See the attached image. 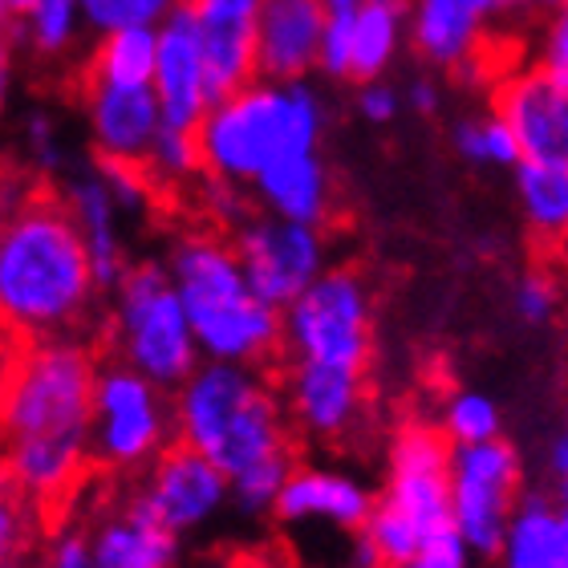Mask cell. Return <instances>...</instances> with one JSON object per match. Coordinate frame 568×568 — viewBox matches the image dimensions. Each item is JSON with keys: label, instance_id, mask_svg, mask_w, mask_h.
I'll list each match as a JSON object with an SVG mask.
<instances>
[{"label": "cell", "instance_id": "16", "mask_svg": "<svg viewBox=\"0 0 568 568\" xmlns=\"http://www.w3.org/2000/svg\"><path fill=\"white\" fill-rule=\"evenodd\" d=\"M191 12L200 29L203 49V82L207 98L236 94L256 82V49H252V29L264 0H179Z\"/></svg>", "mask_w": 568, "mask_h": 568}, {"label": "cell", "instance_id": "39", "mask_svg": "<svg viewBox=\"0 0 568 568\" xmlns=\"http://www.w3.org/2000/svg\"><path fill=\"white\" fill-rule=\"evenodd\" d=\"M548 479H552L557 496H568V423L560 426L552 447H548Z\"/></svg>", "mask_w": 568, "mask_h": 568}, {"label": "cell", "instance_id": "24", "mask_svg": "<svg viewBox=\"0 0 568 568\" xmlns=\"http://www.w3.org/2000/svg\"><path fill=\"white\" fill-rule=\"evenodd\" d=\"M410 17V0H362L349 17V78L366 85L382 82L403 45V29Z\"/></svg>", "mask_w": 568, "mask_h": 568}, {"label": "cell", "instance_id": "10", "mask_svg": "<svg viewBox=\"0 0 568 568\" xmlns=\"http://www.w3.org/2000/svg\"><path fill=\"white\" fill-rule=\"evenodd\" d=\"M524 467L508 438L450 447V528L471 557L496 560L520 508Z\"/></svg>", "mask_w": 568, "mask_h": 568}, {"label": "cell", "instance_id": "12", "mask_svg": "<svg viewBox=\"0 0 568 568\" xmlns=\"http://www.w3.org/2000/svg\"><path fill=\"white\" fill-rule=\"evenodd\" d=\"M139 496L166 532L187 536L215 520L232 491H227V475L212 459L171 438L146 467V484L139 487Z\"/></svg>", "mask_w": 568, "mask_h": 568}, {"label": "cell", "instance_id": "29", "mask_svg": "<svg viewBox=\"0 0 568 568\" xmlns=\"http://www.w3.org/2000/svg\"><path fill=\"white\" fill-rule=\"evenodd\" d=\"M179 0H78L82 24L94 37L114 29H154Z\"/></svg>", "mask_w": 568, "mask_h": 568}, {"label": "cell", "instance_id": "48", "mask_svg": "<svg viewBox=\"0 0 568 568\" xmlns=\"http://www.w3.org/2000/svg\"><path fill=\"white\" fill-rule=\"evenodd\" d=\"M565 248H568V244H565Z\"/></svg>", "mask_w": 568, "mask_h": 568}, {"label": "cell", "instance_id": "6", "mask_svg": "<svg viewBox=\"0 0 568 568\" xmlns=\"http://www.w3.org/2000/svg\"><path fill=\"white\" fill-rule=\"evenodd\" d=\"M450 528V443L430 423H406L390 443L386 491L374 499L362 536L382 568L410 560Z\"/></svg>", "mask_w": 568, "mask_h": 568}, {"label": "cell", "instance_id": "30", "mask_svg": "<svg viewBox=\"0 0 568 568\" xmlns=\"http://www.w3.org/2000/svg\"><path fill=\"white\" fill-rule=\"evenodd\" d=\"M455 151L475 166H516L520 146L511 131L491 114V119H467L455 126Z\"/></svg>", "mask_w": 568, "mask_h": 568}, {"label": "cell", "instance_id": "41", "mask_svg": "<svg viewBox=\"0 0 568 568\" xmlns=\"http://www.w3.org/2000/svg\"><path fill=\"white\" fill-rule=\"evenodd\" d=\"M406 102H410V110H415V114L430 119V114H438V85L430 82V78H418V82L406 90Z\"/></svg>", "mask_w": 568, "mask_h": 568}, {"label": "cell", "instance_id": "46", "mask_svg": "<svg viewBox=\"0 0 568 568\" xmlns=\"http://www.w3.org/2000/svg\"><path fill=\"white\" fill-rule=\"evenodd\" d=\"M4 4H9V9H12V17H17V21H21V17H24V9H29V4H33V0H4Z\"/></svg>", "mask_w": 568, "mask_h": 568}, {"label": "cell", "instance_id": "37", "mask_svg": "<svg viewBox=\"0 0 568 568\" xmlns=\"http://www.w3.org/2000/svg\"><path fill=\"white\" fill-rule=\"evenodd\" d=\"M394 568H471V552H467V545L455 532H443L430 545L418 548L410 560H403V565Z\"/></svg>", "mask_w": 568, "mask_h": 568}, {"label": "cell", "instance_id": "47", "mask_svg": "<svg viewBox=\"0 0 568 568\" xmlns=\"http://www.w3.org/2000/svg\"><path fill=\"white\" fill-rule=\"evenodd\" d=\"M0 362H4V357H0Z\"/></svg>", "mask_w": 568, "mask_h": 568}, {"label": "cell", "instance_id": "27", "mask_svg": "<svg viewBox=\"0 0 568 568\" xmlns=\"http://www.w3.org/2000/svg\"><path fill=\"white\" fill-rule=\"evenodd\" d=\"M154 78V29H114L94 41L82 58V82L102 85H151Z\"/></svg>", "mask_w": 568, "mask_h": 568}, {"label": "cell", "instance_id": "21", "mask_svg": "<svg viewBox=\"0 0 568 568\" xmlns=\"http://www.w3.org/2000/svg\"><path fill=\"white\" fill-rule=\"evenodd\" d=\"M248 195L264 215H276L288 224L325 227L333 215V175L321 151L284 154L268 163L252 179Z\"/></svg>", "mask_w": 568, "mask_h": 568}, {"label": "cell", "instance_id": "2", "mask_svg": "<svg viewBox=\"0 0 568 568\" xmlns=\"http://www.w3.org/2000/svg\"><path fill=\"white\" fill-rule=\"evenodd\" d=\"M90 256L58 187H21L0 227V333L78 337L98 308Z\"/></svg>", "mask_w": 568, "mask_h": 568}, {"label": "cell", "instance_id": "1", "mask_svg": "<svg viewBox=\"0 0 568 568\" xmlns=\"http://www.w3.org/2000/svg\"><path fill=\"white\" fill-rule=\"evenodd\" d=\"M171 430L227 475V491L244 516L273 511V499L296 467V435L281 394L261 369L200 362L171 390Z\"/></svg>", "mask_w": 568, "mask_h": 568}, {"label": "cell", "instance_id": "28", "mask_svg": "<svg viewBox=\"0 0 568 568\" xmlns=\"http://www.w3.org/2000/svg\"><path fill=\"white\" fill-rule=\"evenodd\" d=\"M82 33V12L78 0H33L21 17V45L37 61L65 58Z\"/></svg>", "mask_w": 568, "mask_h": 568}, {"label": "cell", "instance_id": "17", "mask_svg": "<svg viewBox=\"0 0 568 568\" xmlns=\"http://www.w3.org/2000/svg\"><path fill=\"white\" fill-rule=\"evenodd\" d=\"M82 110L94 159L146 163L154 134L163 131V114L151 85H102L82 82Z\"/></svg>", "mask_w": 568, "mask_h": 568}, {"label": "cell", "instance_id": "22", "mask_svg": "<svg viewBox=\"0 0 568 568\" xmlns=\"http://www.w3.org/2000/svg\"><path fill=\"white\" fill-rule=\"evenodd\" d=\"M508 12L504 0H410V45L426 65L455 70L484 41L491 17Z\"/></svg>", "mask_w": 568, "mask_h": 568}, {"label": "cell", "instance_id": "43", "mask_svg": "<svg viewBox=\"0 0 568 568\" xmlns=\"http://www.w3.org/2000/svg\"><path fill=\"white\" fill-rule=\"evenodd\" d=\"M357 4H362V0H321L325 17H349V12H354Z\"/></svg>", "mask_w": 568, "mask_h": 568}, {"label": "cell", "instance_id": "8", "mask_svg": "<svg viewBox=\"0 0 568 568\" xmlns=\"http://www.w3.org/2000/svg\"><path fill=\"white\" fill-rule=\"evenodd\" d=\"M281 357L366 374L374 357V301L357 268H325L281 308Z\"/></svg>", "mask_w": 568, "mask_h": 568}, {"label": "cell", "instance_id": "32", "mask_svg": "<svg viewBox=\"0 0 568 568\" xmlns=\"http://www.w3.org/2000/svg\"><path fill=\"white\" fill-rule=\"evenodd\" d=\"M29 548V504L0 467V568H21Z\"/></svg>", "mask_w": 568, "mask_h": 568}, {"label": "cell", "instance_id": "42", "mask_svg": "<svg viewBox=\"0 0 568 568\" xmlns=\"http://www.w3.org/2000/svg\"><path fill=\"white\" fill-rule=\"evenodd\" d=\"M12 179H17V171L0 159V227H4V215L12 212V203H17V195H21V187H12Z\"/></svg>", "mask_w": 568, "mask_h": 568}, {"label": "cell", "instance_id": "25", "mask_svg": "<svg viewBox=\"0 0 568 568\" xmlns=\"http://www.w3.org/2000/svg\"><path fill=\"white\" fill-rule=\"evenodd\" d=\"M499 560H504V568H568V540L560 532L552 499L540 491L520 496V508L508 524Z\"/></svg>", "mask_w": 568, "mask_h": 568}, {"label": "cell", "instance_id": "7", "mask_svg": "<svg viewBox=\"0 0 568 568\" xmlns=\"http://www.w3.org/2000/svg\"><path fill=\"white\" fill-rule=\"evenodd\" d=\"M102 342L114 362L131 366L166 394L179 382H187L191 369L203 362L163 261H131V268L110 293Z\"/></svg>", "mask_w": 568, "mask_h": 568}, {"label": "cell", "instance_id": "5", "mask_svg": "<svg viewBox=\"0 0 568 568\" xmlns=\"http://www.w3.org/2000/svg\"><path fill=\"white\" fill-rule=\"evenodd\" d=\"M98 357L82 337L24 342L0 362V438H90Z\"/></svg>", "mask_w": 568, "mask_h": 568}, {"label": "cell", "instance_id": "44", "mask_svg": "<svg viewBox=\"0 0 568 568\" xmlns=\"http://www.w3.org/2000/svg\"><path fill=\"white\" fill-rule=\"evenodd\" d=\"M4 106H9V70H0V119H4Z\"/></svg>", "mask_w": 568, "mask_h": 568}, {"label": "cell", "instance_id": "11", "mask_svg": "<svg viewBox=\"0 0 568 568\" xmlns=\"http://www.w3.org/2000/svg\"><path fill=\"white\" fill-rule=\"evenodd\" d=\"M227 244L236 252L248 288L261 296L264 305H273L276 313L284 305H293L296 296L329 268L325 264L329 261L325 227L288 224V220H276V215L264 212H252L227 236Z\"/></svg>", "mask_w": 568, "mask_h": 568}, {"label": "cell", "instance_id": "9", "mask_svg": "<svg viewBox=\"0 0 568 568\" xmlns=\"http://www.w3.org/2000/svg\"><path fill=\"white\" fill-rule=\"evenodd\" d=\"M171 394L122 362H98L90 406V463L114 475L146 471L154 455L175 438Z\"/></svg>", "mask_w": 568, "mask_h": 568}, {"label": "cell", "instance_id": "38", "mask_svg": "<svg viewBox=\"0 0 568 568\" xmlns=\"http://www.w3.org/2000/svg\"><path fill=\"white\" fill-rule=\"evenodd\" d=\"M398 110H403V94H398L390 82L357 85V114H362L366 122H374V126H382V122H394V119H398Z\"/></svg>", "mask_w": 568, "mask_h": 568}, {"label": "cell", "instance_id": "31", "mask_svg": "<svg viewBox=\"0 0 568 568\" xmlns=\"http://www.w3.org/2000/svg\"><path fill=\"white\" fill-rule=\"evenodd\" d=\"M443 435L450 447H475V443L499 438V406L487 394H455L443 410Z\"/></svg>", "mask_w": 568, "mask_h": 568}, {"label": "cell", "instance_id": "34", "mask_svg": "<svg viewBox=\"0 0 568 568\" xmlns=\"http://www.w3.org/2000/svg\"><path fill=\"white\" fill-rule=\"evenodd\" d=\"M24 159L33 163L37 175H61L65 171V151H61V134H58V122L49 119L45 110H33L29 119H24Z\"/></svg>", "mask_w": 568, "mask_h": 568}, {"label": "cell", "instance_id": "23", "mask_svg": "<svg viewBox=\"0 0 568 568\" xmlns=\"http://www.w3.org/2000/svg\"><path fill=\"white\" fill-rule=\"evenodd\" d=\"M90 552H94V568H175L179 536L166 532L134 491L90 532Z\"/></svg>", "mask_w": 568, "mask_h": 568}, {"label": "cell", "instance_id": "19", "mask_svg": "<svg viewBox=\"0 0 568 568\" xmlns=\"http://www.w3.org/2000/svg\"><path fill=\"white\" fill-rule=\"evenodd\" d=\"M61 200L70 207V220L78 227V236L85 244V256H90V273H94L98 296H110L114 284L122 281V273L131 268V256H126V244H122V212L110 200L106 183L94 171V163L82 166V171H70L65 175V187Z\"/></svg>", "mask_w": 568, "mask_h": 568}, {"label": "cell", "instance_id": "3", "mask_svg": "<svg viewBox=\"0 0 568 568\" xmlns=\"http://www.w3.org/2000/svg\"><path fill=\"white\" fill-rule=\"evenodd\" d=\"M163 264L203 362L264 369L281 357V313L248 288L227 236L183 232Z\"/></svg>", "mask_w": 568, "mask_h": 568}, {"label": "cell", "instance_id": "45", "mask_svg": "<svg viewBox=\"0 0 568 568\" xmlns=\"http://www.w3.org/2000/svg\"><path fill=\"white\" fill-rule=\"evenodd\" d=\"M557 520H560V532H565V540H568V496H560V504H557Z\"/></svg>", "mask_w": 568, "mask_h": 568}, {"label": "cell", "instance_id": "13", "mask_svg": "<svg viewBox=\"0 0 568 568\" xmlns=\"http://www.w3.org/2000/svg\"><path fill=\"white\" fill-rule=\"evenodd\" d=\"M281 406L293 435L342 443L366 415V374L317 362H284Z\"/></svg>", "mask_w": 568, "mask_h": 568}, {"label": "cell", "instance_id": "35", "mask_svg": "<svg viewBox=\"0 0 568 568\" xmlns=\"http://www.w3.org/2000/svg\"><path fill=\"white\" fill-rule=\"evenodd\" d=\"M540 73L568 82V0L552 4V17L545 24V41H540Z\"/></svg>", "mask_w": 568, "mask_h": 568}, {"label": "cell", "instance_id": "40", "mask_svg": "<svg viewBox=\"0 0 568 568\" xmlns=\"http://www.w3.org/2000/svg\"><path fill=\"white\" fill-rule=\"evenodd\" d=\"M17 45H21V21H17L9 4L0 0V70H12Z\"/></svg>", "mask_w": 568, "mask_h": 568}, {"label": "cell", "instance_id": "14", "mask_svg": "<svg viewBox=\"0 0 568 568\" xmlns=\"http://www.w3.org/2000/svg\"><path fill=\"white\" fill-rule=\"evenodd\" d=\"M154 102L163 114V126L171 131H191L203 122L212 98H207V82H203V49H200V29L191 21V12L183 4L166 12L163 21L154 24V78H151Z\"/></svg>", "mask_w": 568, "mask_h": 568}, {"label": "cell", "instance_id": "26", "mask_svg": "<svg viewBox=\"0 0 568 568\" xmlns=\"http://www.w3.org/2000/svg\"><path fill=\"white\" fill-rule=\"evenodd\" d=\"M516 191L536 244H568V166L560 163H516Z\"/></svg>", "mask_w": 568, "mask_h": 568}, {"label": "cell", "instance_id": "15", "mask_svg": "<svg viewBox=\"0 0 568 568\" xmlns=\"http://www.w3.org/2000/svg\"><path fill=\"white\" fill-rule=\"evenodd\" d=\"M496 119L520 146V163L568 166V82L540 70L516 73L499 85Z\"/></svg>", "mask_w": 568, "mask_h": 568}, {"label": "cell", "instance_id": "20", "mask_svg": "<svg viewBox=\"0 0 568 568\" xmlns=\"http://www.w3.org/2000/svg\"><path fill=\"white\" fill-rule=\"evenodd\" d=\"M374 511V496L354 475L329 467L296 463L273 499V516L281 524H333L342 532H362Z\"/></svg>", "mask_w": 568, "mask_h": 568}, {"label": "cell", "instance_id": "18", "mask_svg": "<svg viewBox=\"0 0 568 568\" xmlns=\"http://www.w3.org/2000/svg\"><path fill=\"white\" fill-rule=\"evenodd\" d=\"M321 33V0H264L252 29L256 82H305L317 70Z\"/></svg>", "mask_w": 568, "mask_h": 568}, {"label": "cell", "instance_id": "33", "mask_svg": "<svg viewBox=\"0 0 568 568\" xmlns=\"http://www.w3.org/2000/svg\"><path fill=\"white\" fill-rule=\"evenodd\" d=\"M565 305V288L548 268H532L524 273L520 284H516V313H520L524 325H545L552 321Z\"/></svg>", "mask_w": 568, "mask_h": 568}, {"label": "cell", "instance_id": "4", "mask_svg": "<svg viewBox=\"0 0 568 568\" xmlns=\"http://www.w3.org/2000/svg\"><path fill=\"white\" fill-rule=\"evenodd\" d=\"M329 110L308 82H252L207 106L195 126L203 175L252 187L284 154L321 151Z\"/></svg>", "mask_w": 568, "mask_h": 568}, {"label": "cell", "instance_id": "36", "mask_svg": "<svg viewBox=\"0 0 568 568\" xmlns=\"http://www.w3.org/2000/svg\"><path fill=\"white\" fill-rule=\"evenodd\" d=\"M41 568H94L90 532H85V528H61V532L49 540Z\"/></svg>", "mask_w": 568, "mask_h": 568}]
</instances>
